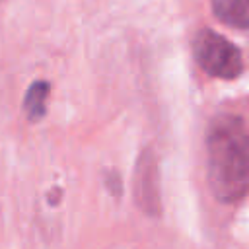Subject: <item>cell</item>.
I'll use <instances>...</instances> for the list:
<instances>
[{"instance_id":"6da1fadb","label":"cell","mask_w":249,"mask_h":249,"mask_svg":"<svg viewBox=\"0 0 249 249\" xmlns=\"http://www.w3.org/2000/svg\"><path fill=\"white\" fill-rule=\"evenodd\" d=\"M208 185L220 202L249 193V128L239 117L220 115L206 132Z\"/></svg>"},{"instance_id":"3957f363","label":"cell","mask_w":249,"mask_h":249,"mask_svg":"<svg viewBox=\"0 0 249 249\" xmlns=\"http://www.w3.org/2000/svg\"><path fill=\"white\" fill-rule=\"evenodd\" d=\"M134 195L138 206L150 216L160 214V189H158V165L150 152H144L138 158L136 179H134Z\"/></svg>"},{"instance_id":"7a4b0ae2","label":"cell","mask_w":249,"mask_h":249,"mask_svg":"<svg viewBox=\"0 0 249 249\" xmlns=\"http://www.w3.org/2000/svg\"><path fill=\"white\" fill-rule=\"evenodd\" d=\"M193 53L198 66L214 78L231 80L237 78L243 70L239 49L212 29H200L195 35Z\"/></svg>"},{"instance_id":"277c9868","label":"cell","mask_w":249,"mask_h":249,"mask_svg":"<svg viewBox=\"0 0 249 249\" xmlns=\"http://www.w3.org/2000/svg\"><path fill=\"white\" fill-rule=\"evenodd\" d=\"M212 10L226 25L249 29V0H212Z\"/></svg>"},{"instance_id":"5b68a950","label":"cell","mask_w":249,"mask_h":249,"mask_svg":"<svg viewBox=\"0 0 249 249\" xmlns=\"http://www.w3.org/2000/svg\"><path fill=\"white\" fill-rule=\"evenodd\" d=\"M51 93V84L47 80H35L23 97V111L31 123H37L47 113V99Z\"/></svg>"}]
</instances>
